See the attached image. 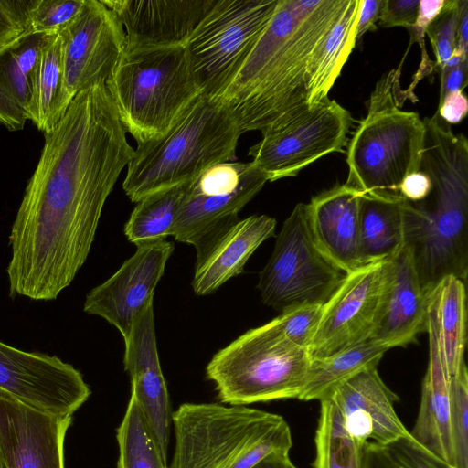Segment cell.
I'll use <instances>...</instances> for the list:
<instances>
[{"label":"cell","instance_id":"74e56055","mask_svg":"<svg viewBox=\"0 0 468 468\" xmlns=\"http://www.w3.org/2000/svg\"><path fill=\"white\" fill-rule=\"evenodd\" d=\"M383 448L394 468H454L419 445L410 436Z\"/></svg>","mask_w":468,"mask_h":468},{"label":"cell","instance_id":"ee69618b","mask_svg":"<svg viewBox=\"0 0 468 468\" xmlns=\"http://www.w3.org/2000/svg\"><path fill=\"white\" fill-rule=\"evenodd\" d=\"M383 4L384 0H360L356 27V44L367 31L376 29Z\"/></svg>","mask_w":468,"mask_h":468},{"label":"cell","instance_id":"ac0fdd59","mask_svg":"<svg viewBox=\"0 0 468 468\" xmlns=\"http://www.w3.org/2000/svg\"><path fill=\"white\" fill-rule=\"evenodd\" d=\"M324 399L336 407L346 431L362 443L386 447L410 436L394 407L399 397L384 383L377 367L356 374Z\"/></svg>","mask_w":468,"mask_h":468},{"label":"cell","instance_id":"1f68e13d","mask_svg":"<svg viewBox=\"0 0 468 468\" xmlns=\"http://www.w3.org/2000/svg\"><path fill=\"white\" fill-rule=\"evenodd\" d=\"M119 449L117 468H168L163 453L136 399L130 396L116 431Z\"/></svg>","mask_w":468,"mask_h":468},{"label":"cell","instance_id":"7402d4cb","mask_svg":"<svg viewBox=\"0 0 468 468\" xmlns=\"http://www.w3.org/2000/svg\"><path fill=\"white\" fill-rule=\"evenodd\" d=\"M361 194L336 185L314 197L308 207L310 228L323 251L346 273L362 266L359 261V210Z\"/></svg>","mask_w":468,"mask_h":468},{"label":"cell","instance_id":"ffe728a7","mask_svg":"<svg viewBox=\"0 0 468 468\" xmlns=\"http://www.w3.org/2000/svg\"><path fill=\"white\" fill-rule=\"evenodd\" d=\"M122 24L126 43L185 47L218 0H101Z\"/></svg>","mask_w":468,"mask_h":468},{"label":"cell","instance_id":"277c9868","mask_svg":"<svg viewBox=\"0 0 468 468\" xmlns=\"http://www.w3.org/2000/svg\"><path fill=\"white\" fill-rule=\"evenodd\" d=\"M431 190L410 204L407 241L415 268L429 293L449 275L465 282L468 273V165L455 155L438 154L421 166Z\"/></svg>","mask_w":468,"mask_h":468},{"label":"cell","instance_id":"7bdbcfd3","mask_svg":"<svg viewBox=\"0 0 468 468\" xmlns=\"http://www.w3.org/2000/svg\"><path fill=\"white\" fill-rule=\"evenodd\" d=\"M431 190L430 178L420 170L406 176L399 186V194L411 203L424 200Z\"/></svg>","mask_w":468,"mask_h":468},{"label":"cell","instance_id":"7a4b0ae2","mask_svg":"<svg viewBox=\"0 0 468 468\" xmlns=\"http://www.w3.org/2000/svg\"><path fill=\"white\" fill-rule=\"evenodd\" d=\"M216 99L198 95L157 138L137 145L122 187L131 201L193 181L208 167L235 158L241 135Z\"/></svg>","mask_w":468,"mask_h":468},{"label":"cell","instance_id":"60d3db41","mask_svg":"<svg viewBox=\"0 0 468 468\" xmlns=\"http://www.w3.org/2000/svg\"><path fill=\"white\" fill-rule=\"evenodd\" d=\"M439 116L449 124L459 123L468 113V100L461 90L446 95L438 104Z\"/></svg>","mask_w":468,"mask_h":468},{"label":"cell","instance_id":"ba28073f","mask_svg":"<svg viewBox=\"0 0 468 468\" xmlns=\"http://www.w3.org/2000/svg\"><path fill=\"white\" fill-rule=\"evenodd\" d=\"M346 1L298 0V23L285 50L259 88L231 113L242 133L277 129L309 109V59L340 16Z\"/></svg>","mask_w":468,"mask_h":468},{"label":"cell","instance_id":"e0dca14e","mask_svg":"<svg viewBox=\"0 0 468 468\" xmlns=\"http://www.w3.org/2000/svg\"><path fill=\"white\" fill-rule=\"evenodd\" d=\"M72 416L31 409L0 392V440L5 468H65Z\"/></svg>","mask_w":468,"mask_h":468},{"label":"cell","instance_id":"d6986e66","mask_svg":"<svg viewBox=\"0 0 468 468\" xmlns=\"http://www.w3.org/2000/svg\"><path fill=\"white\" fill-rule=\"evenodd\" d=\"M124 344L123 363L131 378V396L142 408L167 457L174 412L159 361L153 302L136 316Z\"/></svg>","mask_w":468,"mask_h":468},{"label":"cell","instance_id":"52a82bcc","mask_svg":"<svg viewBox=\"0 0 468 468\" xmlns=\"http://www.w3.org/2000/svg\"><path fill=\"white\" fill-rule=\"evenodd\" d=\"M311 360L308 349L287 339L271 321L217 352L206 375L222 403L247 406L298 399Z\"/></svg>","mask_w":468,"mask_h":468},{"label":"cell","instance_id":"8fae6325","mask_svg":"<svg viewBox=\"0 0 468 468\" xmlns=\"http://www.w3.org/2000/svg\"><path fill=\"white\" fill-rule=\"evenodd\" d=\"M268 177L252 162L216 164L186 189L172 235L191 244L200 263L239 220V212L261 190Z\"/></svg>","mask_w":468,"mask_h":468},{"label":"cell","instance_id":"2e32d148","mask_svg":"<svg viewBox=\"0 0 468 468\" xmlns=\"http://www.w3.org/2000/svg\"><path fill=\"white\" fill-rule=\"evenodd\" d=\"M174 248L165 239L136 245L113 275L88 292L83 311L103 318L127 338L136 316L153 302Z\"/></svg>","mask_w":468,"mask_h":468},{"label":"cell","instance_id":"7c38bea8","mask_svg":"<svg viewBox=\"0 0 468 468\" xmlns=\"http://www.w3.org/2000/svg\"><path fill=\"white\" fill-rule=\"evenodd\" d=\"M353 118L335 100L327 98L277 129L262 133L249 149L252 163L276 181L331 153H343Z\"/></svg>","mask_w":468,"mask_h":468},{"label":"cell","instance_id":"6da1fadb","mask_svg":"<svg viewBox=\"0 0 468 468\" xmlns=\"http://www.w3.org/2000/svg\"><path fill=\"white\" fill-rule=\"evenodd\" d=\"M9 235V296L52 301L85 263L107 197L134 153L105 83L44 133Z\"/></svg>","mask_w":468,"mask_h":468},{"label":"cell","instance_id":"4316f807","mask_svg":"<svg viewBox=\"0 0 468 468\" xmlns=\"http://www.w3.org/2000/svg\"><path fill=\"white\" fill-rule=\"evenodd\" d=\"M360 0H347L340 16L314 48L307 66V104L313 108L328 93L356 46Z\"/></svg>","mask_w":468,"mask_h":468},{"label":"cell","instance_id":"8d00e7d4","mask_svg":"<svg viewBox=\"0 0 468 468\" xmlns=\"http://www.w3.org/2000/svg\"><path fill=\"white\" fill-rule=\"evenodd\" d=\"M85 0H38L31 13L33 34H58L81 11Z\"/></svg>","mask_w":468,"mask_h":468},{"label":"cell","instance_id":"816d5d0a","mask_svg":"<svg viewBox=\"0 0 468 468\" xmlns=\"http://www.w3.org/2000/svg\"><path fill=\"white\" fill-rule=\"evenodd\" d=\"M3 468H5V466H4Z\"/></svg>","mask_w":468,"mask_h":468},{"label":"cell","instance_id":"b9f144b4","mask_svg":"<svg viewBox=\"0 0 468 468\" xmlns=\"http://www.w3.org/2000/svg\"><path fill=\"white\" fill-rule=\"evenodd\" d=\"M439 102L449 93L463 91L467 85L468 59L456 66H443L441 69Z\"/></svg>","mask_w":468,"mask_h":468},{"label":"cell","instance_id":"30bf717a","mask_svg":"<svg viewBox=\"0 0 468 468\" xmlns=\"http://www.w3.org/2000/svg\"><path fill=\"white\" fill-rule=\"evenodd\" d=\"M317 246L307 204H297L285 219L274 250L259 275L262 302L276 310L324 304L346 276Z\"/></svg>","mask_w":468,"mask_h":468},{"label":"cell","instance_id":"f907efd6","mask_svg":"<svg viewBox=\"0 0 468 468\" xmlns=\"http://www.w3.org/2000/svg\"><path fill=\"white\" fill-rule=\"evenodd\" d=\"M4 466H5V455H4V451H3L2 443H1V440H0V468H3Z\"/></svg>","mask_w":468,"mask_h":468},{"label":"cell","instance_id":"f546056e","mask_svg":"<svg viewBox=\"0 0 468 468\" xmlns=\"http://www.w3.org/2000/svg\"><path fill=\"white\" fill-rule=\"evenodd\" d=\"M189 183L151 193L139 200L124 226L128 240L139 245L171 236Z\"/></svg>","mask_w":468,"mask_h":468},{"label":"cell","instance_id":"4dcf8cb0","mask_svg":"<svg viewBox=\"0 0 468 468\" xmlns=\"http://www.w3.org/2000/svg\"><path fill=\"white\" fill-rule=\"evenodd\" d=\"M314 468H364V447L346 430L334 403L320 400Z\"/></svg>","mask_w":468,"mask_h":468},{"label":"cell","instance_id":"c3c4849f","mask_svg":"<svg viewBox=\"0 0 468 468\" xmlns=\"http://www.w3.org/2000/svg\"><path fill=\"white\" fill-rule=\"evenodd\" d=\"M457 49L468 53V1H460V12L457 27Z\"/></svg>","mask_w":468,"mask_h":468},{"label":"cell","instance_id":"cb8c5ba5","mask_svg":"<svg viewBox=\"0 0 468 468\" xmlns=\"http://www.w3.org/2000/svg\"><path fill=\"white\" fill-rule=\"evenodd\" d=\"M427 333L429 362L422 382L419 413L409 432L419 445L452 465L449 377L441 360L436 333L429 321Z\"/></svg>","mask_w":468,"mask_h":468},{"label":"cell","instance_id":"603a6c76","mask_svg":"<svg viewBox=\"0 0 468 468\" xmlns=\"http://www.w3.org/2000/svg\"><path fill=\"white\" fill-rule=\"evenodd\" d=\"M276 220L267 215L239 219L219 239L208 255L196 264L194 292L204 296L216 292L227 281L240 274L260 245L274 236Z\"/></svg>","mask_w":468,"mask_h":468},{"label":"cell","instance_id":"d6a6232c","mask_svg":"<svg viewBox=\"0 0 468 468\" xmlns=\"http://www.w3.org/2000/svg\"><path fill=\"white\" fill-rule=\"evenodd\" d=\"M452 466L468 468V372L465 362L449 378Z\"/></svg>","mask_w":468,"mask_h":468},{"label":"cell","instance_id":"e575fe53","mask_svg":"<svg viewBox=\"0 0 468 468\" xmlns=\"http://www.w3.org/2000/svg\"><path fill=\"white\" fill-rule=\"evenodd\" d=\"M460 1L445 0L440 14L425 31L436 57L435 70L443 67L456 48Z\"/></svg>","mask_w":468,"mask_h":468},{"label":"cell","instance_id":"bcb514c9","mask_svg":"<svg viewBox=\"0 0 468 468\" xmlns=\"http://www.w3.org/2000/svg\"><path fill=\"white\" fill-rule=\"evenodd\" d=\"M364 468H394L385 449L371 442L364 447Z\"/></svg>","mask_w":468,"mask_h":468},{"label":"cell","instance_id":"9a60e30c","mask_svg":"<svg viewBox=\"0 0 468 468\" xmlns=\"http://www.w3.org/2000/svg\"><path fill=\"white\" fill-rule=\"evenodd\" d=\"M386 261L367 263L346 274L322 305L308 348L311 359L329 356L371 338L385 289Z\"/></svg>","mask_w":468,"mask_h":468},{"label":"cell","instance_id":"484cf974","mask_svg":"<svg viewBox=\"0 0 468 468\" xmlns=\"http://www.w3.org/2000/svg\"><path fill=\"white\" fill-rule=\"evenodd\" d=\"M428 321L436 333L450 378L465 362L467 311L463 281L449 275L439 282L428 295Z\"/></svg>","mask_w":468,"mask_h":468},{"label":"cell","instance_id":"ab89813d","mask_svg":"<svg viewBox=\"0 0 468 468\" xmlns=\"http://www.w3.org/2000/svg\"><path fill=\"white\" fill-rule=\"evenodd\" d=\"M420 0H384L378 24L382 27H403L408 30L415 27Z\"/></svg>","mask_w":468,"mask_h":468},{"label":"cell","instance_id":"f6af8a7d","mask_svg":"<svg viewBox=\"0 0 468 468\" xmlns=\"http://www.w3.org/2000/svg\"><path fill=\"white\" fill-rule=\"evenodd\" d=\"M26 113L8 97L0 91V124L10 132L23 130Z\"/></svg>","mask_w":468,"mask_h":468},{"label":"cell","instance_id":"8992f818","mask_svg":"<svg viewBox=\"0 0 468 468\" xmlns=\"http://www.w3.org/2000/svg\"><path fill=\"white\" fill-rule=\"evenodd\" d=\"M400 68L377 82L346 150V185L363 194L400 195L406 176L419 171L425 126L414 112L399 110Z\"/></svg>","mask_w":468,"mask_h":468},{"label":"cell","instance_id":"83f0119b","mask_svg":"<svg viewBox=\"0 0 468 468\" xmlns=\"http://www.w3.org/2000/svg\"><path fill=\"white\" fill-rule=\"evenodd\" d=\"M389 348L370 338L329 356L312 359L304 387L298 397L301 400H321L334 388L369 368L377 367Z\"/></svg>","mask_w":468,"mask_h":468},{"label":"cell","instance_id":"44dd1931","mask_svg":"<svg viewBox=\"0 0 468 468\" xmlns=\"http://www.w3.org/2000/svg\"><path fill=\"white\" fill-rule=\"evenodd\" d=\"M428 294L415 268L413 250L406 244L386 261V283L371 338L389 349L415 342L427 333Z\"/></svg>","mask_w":468,"mask_h":468},{"label":"cell","instance_id":"5b68a950","mask_svg":"<svg viewBox=\"0 0 468 468\" xmlns=\"http://www.w3.org/2000/svg\"><path fill=\"white\" fill-rule=\"evenodd\" d=\"M105 86L124 130L137 145L164 133L200 95L185 47L125 42Z\"/></svg>","mask_w":468,"mask_h":468},{"label":"cell","instance_id":"f1b7e54d","mask_svg":"<svg viewBox=\"0 0 468 468\" xmlns=\"http://www.w3.org/2000/svg\"><path fill=\"white\" fill-rule=\"evenodd\" d=\"M62 79V42L60 35H47L31 84L27 112L43 133L57 124L56 109Z\"/></svg>","mask_w":468,"mask_h":468},{"label":"cell","instance_id":"5bb4252c","mask_svg":"<svg viewBox=\"0 0 468 468\" xmlns=\"http://www.w3.org/2000/svg\"><path fill=\"white\" fill-rule=\"evenodd\" d=\"M0 392L37 411L69 417L88 400L81 373L57 356L27 352L0 341Z\"/></svg>","mask_w":468,"mask_h":468},{"label":"cell","instance_id":"4fadbf2b","mask_svg":"<svg viewBox=\"0 0 468 468\" xmlns=\"http://www.w3.org/2000/svg\"><path fill=\"white\" fill-rule=\"evenodd\" d=\"M58 34L62 42V79L57 123L79 92L106 82L126 42L122 24L101 0H85L80 14Z\"/></svg>","mask_w":468,"mask_h":468},{"label":"cell","instance_id":"d4e9b609","mask_svg":"<svg viewBox=\"0 0 468 468\" xmlns=\"http://www.w3.org/2000/svg\"><path fill=\"white\" fill-rule=\"evenodd\" d=\"M410 202L401 195L363 194L359 210L361 265L387 260L407 241V215Z\"/></svg>","mask_w":468,"mask_h":468},{"label":"cell","instance_id":"d590c367","mask_svg":"<svg viewBox=\"0 0 468 468\" xmlns=\"http://www.w3.org/2000/svg\"><path fill=\"white\" fill-rule=\"evenodd\" d=\"M38 0H0V55L33 34L31 13Z\"/></svg>","mask_w":468,"mask_h":468},{"label":"cell","instance_id":"3957f363","mask_svg":"<svg viewBox=\"0 0 468 468\" xmlns=\"http://www.w3.org/2000/svg\"><path fill=\"white\" fill-rule=\"evenodd\" d=\"M170 468H250L272 453H289L282 416L223 403H184L174 413Z\"/></svg>","mask_w":468,"mask_h":468},{"label":"cell","instance_id":"836d02e7","mask_svg":"<svg viewBox=\"0 0 468 468\" xmlns=\"http://www.w3.org/2000/svg\"><path fill=\"white\" fill-rule=\"evenodd\" d=\"M323 304L303 303L282 311L271 320L277 329L293 344L308 349L316 331Z\"/></svg>","mask_w":468,"mask_h":468},{"label":"cell","instance_id":"681fc988","mask_svg":"<svg viewBox=\"0 0 468 468\" xmlns=\"http://www.w3.org/2000/svg\"><path fill=\"white\" fill-rule=\"evenodd\" d=\"M250 468H297L289 457V453L270 454Z\"/></svg>","mask_w":468,"mask_h":468},{"label":"cell","instance_id":"7dc6e473","mask_svg":"<svg viewBox=\"0 0 468 468\" xmlns=\"http://www.w3.org/2000/svg\"><path fill=\"white\" fill-rule=\"evenodd\" d=\"M445 0H420L416 28L426 31L428 26L440 14Z\"/></svg>","mask_w":468,"mask_h":468},{"label":"cell","instance_id":"f35d334b","mask_svg":"<svg viewBox=\"0 0 468 468\" xmlns=\"http://www.w3.org/2000/svg\"><path fill=\"white\" fill-rule=\"evenodd\" d=\"M0 91L27 115L31 84L9 50L0 55Z\"/></svg>","mask_w":468,"mask_h":468},{"label":"cell","instance_id":"9c48e42d","mask_svg":"<svg viewBox=\"0 0 468 468\" xmlns=\"http://www.w3.org/2000/svg\"><path fill=\"white\" fill-rule=\"evenodd\" d=\"M279 0H218L185 46L201 95L218 100L249 57Z\"/></svg>","mask_w":468,"mask_h":468}]
</instances>
